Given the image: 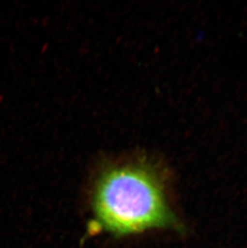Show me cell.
Returning a JSON list of instances; mask_svg holds the SVG:
<instances>
[{
	"mask_svg": "<svg viewBox=\"0 0 247 248\" xmlns=\"http://www.w3.org/2000/svg\"><path fill=\"white\" fill-rule=\"evenodd\" d=\"M91 209L92 227L117 238L150 230L183 231L169 202L166 173L146 157L101 167L92 189Z\"/></svg>",
	"mask_w": 247,
	"mask_h": 248,
	"instance_id": "1",
	"label": "cell"
}]
</instances>
